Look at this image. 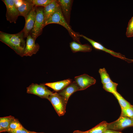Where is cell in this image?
Masks as SVG:
<instances>
[{
  "mask_svg": "<svg viewBox=\"0 0 133 133\" xmlns=\"http://www.w3.org/2000/svg\"><path fill=\"white\" fill-rule=\"evenodd\" d=\"M24 33L22 30L11 34L0 31V41L13 49L18 54L23 57L26 45Z\"/></svg>",
  "mask_w": 133,
  "mask_h": 133,
  "instance_id": "cell-1",
  "label": "cell"
},
{
  "mask_svg": "<svg viewBox=\"0 0 133 133\" xmlns=\"http://www.w3.org/2000/svg\"><path fill=\"white\" fill-rule=\"evenodd\" d=\"M51 23L58 24L63 26L68 31L74 40L80 44L79 34L74 32L67 23L62 14L61 7L45 22L44 27Z\"/></svg>",
  "mask_w": 133,
  "mask_h": 133,
  "instance_id": "cell-2",
  "label": "cell"
},
{
  "mask_svg": "<svg viewBox=\"0 0 133 133\" xmlns=\"http://www.w3.org/2000/svg\"><path fill=\"white\" fill-rule=\"evenodd\" d=\"M44 8L42 6H35L36 15L35 21L32 31V36L36 40L42 33L44 27Z\"/></svg>",
  "mask_w": 133,
  "mask_h": 133,
  "instance_id": "cell-3",
  "label": "cell"
},
{
  "mask_svg": "<svg viewBox=\"0 0 133 133\" xmlns=\"http://www.w3.org/2000/svg\"><path fill=\"white\" fill-rule=\"evenodd\" d=\"M48 100L51 102L59 116L63 115L66 112V104L63 98L56 92L53 93Z\"/></svg>",
  "mask_w": 133,
  "mask_h": 133,
  "instance_id": "cell-4",
  "label": "cell"
},
{
  "mask_svg": "<svg viewBox=\"0 0 133 133\" xmlns=\"http://www.w3.org/2000/svg\"><path fill=\"white\" fill-rule=\"evenodd\" d=\"M27 92L47 99L49 96L53 93L49 90L44 84H38L33 83L27 88Z\"/></svg>",
  "mask_w": 133,
  "mask_h": 133,
  "instance_id": "cell-5",
  "label": "cell"
},
{
  "mask_svg": "<svg viewBox=\"0 0 133 133\" xmlns=\"http://www.w3.org/2000/svg\"><path fill=\"white\" fill-rule=\"evenodd\" d=\"M6 8V17L7 20L10 23H16L18 17L19 16L17 7L15 0H2Z\"/></svg>",
  "mask_w": 133,
  "mask_h": 133,
  "instance_id": "cell-6",
  "label": "cell"
},
{
  "mask_svg": "<svg viewBox=\"0 0 133 133\" xmlns=\"http://www.w3.org/2000/svg\"><path fill=\"white\" fill-rule=\"evenodd\" d=\"M132 126H133V118L120 116L115 121L108 123L107 129L120 131L127 127Z\"/></svg>",
  "mask_w": 133,
  "mask_h": 133,
  "instance_id": "cell-7",
  "label": "cell"
},
{
  "mask_svg": "<svg viewBox=\"0 0 133 133\" xmlns=\"http://www.w3.org/2000/svg\"><path fill=\"white\" fill-rule=\"evenodd\" d=\"M75 82L78 85L80 90L85 89L96 83V80L93 77L84 74L74 78Z\"/></svg>",
  "mask_w": 133,
  "mask_h": 133,
  "instance_id": "cell-8",
  "label": "cell"
},
{
  "mask_svg": "<svg viewBox=\"0 0 133 133\" xmlns=\"http://www.w3.org/2000/svg\"><path fill=\"white\" fill-rule=\"evenodd\" d=\"M79 37H81L87 40L92 45L93 47L96 49L102 50L110 54L112 56L125 60L126 58L123 55L119 53L116 52L112 50L105 47L101 44L96 42L85 36L82 35H78Z\"/></svg>",
  "mask_w": 133,
  "mask_h": 133,
  "instance_id": "cell-9",
  "label": "cell"
},
{
  "mask_svg": "<svg viewBox=\"0 0 133 133\" xmlns=\"http://www.w3.org/2000/svg\"><path fill=\"white\" fill-rule=\"evenodd\" d=\"M35 40L30 34L27 37L24 56H31L36 54L39 50V46L37 43H35Z\"/></svg>",
  "mask_w": 133,
  "mask_h": 133,
  "instance_id": "cell-10",
  "label": "cell"
},
{
  "mask_svg": "<svg viewBox=\"0 0 133 133\" xmlns=\"http://www.w3.org/2000/svg\"><path fill=\"white\" fill-rule=\"evenodd\" d=\"M36 15L35 6H34L29 14L25 19V22L24 27L22 30L25 38L27 37L32 31L35 21Z\"/></svg>",
  "mask_w": 133,
  "mask_h": 133,
  "instance_id": "cell-11",
  "label": "cell"
},
{
  "mask_svg": "<svg viewBox=\"0 0 133 133\" xmlns=\"http://www.w3.org/2000/svg\"><path fill=\"white\" fill-rule=\"evenodd\" d=\"M79 90H80L78 85L75 82H73L60 92L59 94L63 98L67 104L70 96L74 92Z\"/></svg>",
  "mask_w": 133,
  "mask_h": 133,
  "instance_id": "cell-12",
  "label": "cell"
},
{
  "mask_svg": "<svg viewBox=\"0 0 133 133\" xmlns=\"http://www.w3.org/2000/svg\"><path fill=\"white\" fill-rule=\"evenodd\" d=\"M60 7L58 0H53L52 2L44 8V14L45 22Z\"/></svg>",
  "mask_w": 133,
  "mask_h": 133,
  "instance_id": "cell-13",
  "label": "cell"
},
{
  "mask_svg": "<svg viewBox=\"0 0 133 133\" xmlns=\"http://www.w3.org/2000/svg\"><path fill=\"white\" fill-rule=\"evenodd\" d=\"M34 6L32 0H22L21 5L17 7L19 16H22L26 18Z\"/></svg>",
  "mask_w": 133,
  "mask_h": 133,
  "instance_id": "cell-14",
  "label": "cell"
},
{
  "mask_svg": "<svg viewBox=\"0 0 133 133\" xmlns=\"http://www.w3.org/2000/svg\"><path fill=\"white\" fill-rule=\"evenodd\" d=\"M62 14L67 23L70 21V11L73 1L71 0H58Z\"/></svg>",
  "mask_w": 133,
  "mask_h": 133,
  "instance_id": "cell-15",
  "label": "cell"
},
{
  "mask_svg": "<svg viewBox=\"0 0 133 133\" xmlns=\"http://www.w3.org/2000/svg\"><path fill=\"white\" fill-rule=\"evenodd\" d=\"M70 79L52 83H46L44 84L51 88L56 91L63 90L72 82Z\"/></svg>",
  "mask_w": 133,
  "mask_h": 133,
  "instance_id": "cell-16",
  "label": "cell"
},
{
  "mask_svg": "<svg viewBox=\"0 0 133 133\" xmlns=\"http://www.w3.org/2000/svg\"><path fill=\"white\" fill-rule=\"evenodd\" d=\"M70 46L73 53L79 51L89 52L92 50V47L89 45L88 44L82 45L75 41L70 43Z\"/></svg>",
  "mask_w": 133,
  "mask_h": 133,
  "instance_id": "cell-17",
  "label": "cell"
},
{
  "mask_svg": "<svg viewBox=\"0 0 133 133\" xmlns=\"http://www.w3.org/2000/svg\"><path fill=\"white\" fill-rule=\"evenodd\" d=\"M15 118L11 116L0 118V132H6L11 122Z\"/></svg>",
  "mask_w": 133,
  "mask_h": 133,
  "instance_id": "cell-18",
  "label": "cell"
},
{
  "mask_svg": "<svg viewBox=\"0 0 133 133\" xmlns=\"http://www.w3.org/2000/svg\"><path fill=\"white\" fill-rule=\"evenodd\" d=\"M108 124L107 122L103 121L91 129L85 132V133H104L108 129Z\"/></svg>",
  "mask_w": 133,
  "mask_h": 133,
  "instance_id": "cell-19",
  "label": "cell"
},
{
  "mask_svg": "<svg viewBox=\"0 0 133 133\" xmlns=\"http://www.w3.org/2000/svg\"><path fill=\"white\" fill-rule=\"evenodd\" d=\"M113 94L117 100L121 108H124L131 106L132 105L130 103L125 100L117 91Z\"/></svg>",
  "mask_w": 133,
  "mask_h": 133,
  "instance_id": "cell-20",
  "label": "cell"
},
{
  "mask_svg": "<svg viewBox=\"0 0 133 133\" xmlns=\"http://www.w3.org/2000/svg\"><path fill=\"white\" fill-rule=\"evenodd\" d=\"M103 88L106 91L113 93L116 91V88L118 84L112 81L103 84Z\"/></svg>",
  "mask_w": 133,
  "mask_h": 133,
  "instance_id": "cell-21",
  "label": "cell"
},
{
  "mask_svg": "<svg viewBox=\"0 0 133 133\" xmlns=\"http://www.w3.org/2000/svg\"><path fill=\"white\" fill-rule=\"evenodd\" d=\"M99 72L100 75L101 83L103 84L112 81L105 68L100 69Z\"/></svg>",
  "mask_w": 133,
  "mask_h": 133,
  "instance_id": "cell-22",
  "label": "cell"
},
{
  "mask_svg": "<svg viewBox=\"0 0 133 133\" xmlns=\"http://www.w3.org/2000/svg\"><path fill=\"white\" fill-rule=\"evenodd\" d=\"M23 127L18 119L15 118L10 124L6 132L21 128Z\"/></svg>",
  "mask_w": 133,
  "mask_h": 133,
  "instance_id": "cell-23",
  "label": "cell"
},
{
  "mask_svg": "<svg viewBox=\"0 0 133 133\" xmlns=\"http://www.w3.org/2000/svg\"><path fill=\"white\" fill-rule=\"evenodd\" d=\"M120 116L133 119V109L132 106L130 107L121 108V113Z\"/></svg>",
  "mask_w": 133,
  "mask_h": 133,
  "instance_id": "cell-24",
  "label": "cell"
},
{
  "mask_svg": "<svg viewBox=\"0 0 133 133\" xmlns=\"http://www.w3.org/2000/svg\"><path fill=\"white\" fill-rule=\"evenodd\" d=\"M53 0H32L34 6L45 7L51 3Z\"/></svg>",
  "mask_w": 133,
  "mask_h": 133,
  "instance_id": "cell-25",
  "label": "cell"
},
{
  "mask_svg": "<svg viewBox=\"0 0 133 133\" xmlns=\"http://www.w3.org/2000/svg\"><path fill=\"white\" fill-rule=\"evenodd\" d=\"M126 35L128 37L133 36V16L128 22L127 28Z\"/></svg>",
  "mask_w": 133,
  "mask_h": 133,
  "instance_id": "cell-26",
  "label": "cell"
},
{
  "mask_svg": "<svg viewBox=\"0 0 133 133\" xmlns=\"http://www.w3.org/2000/svg\"><path fill=\"white\" fill-rule=\"evenodd\" d=\"M10 133H30L24 127L18 129L11 131L8 132Z\"/></svg>",
  "mask_w": 133,
  "mask_h": 133,
  "instance_id": "cell-27",
  "label": "cell"
},
{
  "mask_svg": "<svg viewBox=\"0 0 133 133\" xmlns=\"http://www.w3.org/2000/svg\"><path fill=\"white\" fill-rule=\"evenodd\" d=\"M104 133H123L119 131L107 129Z\"/></svg>",
  "mask_w": 133,
  "mask_h": 133,
  "instance_id": "cell-28",
  "label": "cell"
},
{
  "mask_svg": "<svg viewBox=\"0 0 133 133\" xmlns=\"http://www.w3.org/2000/svg\"><path fill=\"white\" fill-rule=\"evenodd\" d=\"M73 133H85V132L79 130H76L74 131Z\"/></svg>",
  "mask_w": 133,
  "mask_h": 133,
  "instance_id": "cell-29",
  "label": "cell"
},
{
  "mask_svg": "<svg viewBox=\"0 0 133 133\" xmlns=\"http://www.w3.org/2000/svg\"><path fill=\"white\" fill-rule=\"evenodd\" d=\"M125 60L128 62H133V59H130L126 58Z\"/></svg>",
  "mask_w": 133,
  "mask_h": 133,
  "instance_id": "cell-30",
  "label": "cell"
},
{
  "mask_svg": "<svg viewBox=\"0 0 133 133\" xmlns=\"http://www.w3.org/2000/svg\"><path fill=\"white\" fill-rule=\"evenodd\" d=\"M29 132L30 133H37L34 132H32L30 131H29Z\"/></svg>",
  "mask_w": 133,
  "mask_h": 133,
  "instance_id": "cell-31",
  "label": "cell"
},
{
  "mask_svg": "<svg viewBox=\"0 0 133 133\" xmlns=\"http://www.w3.org/2000/svg\"><path fill=\"white\" fill-rule=\"evenodd\" d=\"M132 108H133V105H132Z\"/></svg>",
  "mask_w": 133,
  "mask_h": 133,
  "instance_id": "cell-32",
  "label": "cell"
}]
</instances>
